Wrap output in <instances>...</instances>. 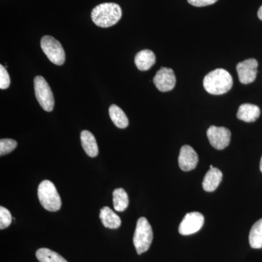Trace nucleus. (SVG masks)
I'll use <instances>...</instances> for the list:
<instances>
[{
  "instance_id": "obj_1",
  "label": "nucleus",
  "mask_w": 262,
  "mask_h": 262,
  "mask_svg": "<svg viewBox=\"0 0 262 262\" xmlns=\"http://www.w3.org/2000/svg\"><path fill=\"white\" fill-rule=\"evenodd\" d=\"M232 85V76L224 69L212 71L203 80V87L208 94L212 95L225 94L230 91Z\"/></svg>"
},
{
  "instance_id": "obj_2",
  "label": "nucleus",
  "mask_w": 262,
  "mask_h": 262,
  "mask_svg": "<svg viewBox=\"0 0 262 262\" xmlns=\"http://www.w3.org/2000/svg\"><path fill=\"white\" fill-rule=\"evenodd\" d=\"M122 17V10L116 3H103L97 5L91 13V18L98 27L108 28L115 25Z\"/></svg>"
},
{
  "instance_id": "obj_3",
  "label": "nucleus",
  "mask_w": 262,
  "mask_h": 262,
  "mask_svg": "<svg viewBox=\"0 0 262 262\" xmlns=\"http://www.w3.org/2000/svg\"><path fill=\"white\" fill-rule=\"evenodd\" d=\"M38 198L41 205L48 211H59L61 207V196L56 186L49 180H44L39 184L37 190Z\"/></svg>"
},
{
  "instance_id": "obj_4",
  "label": "nucleus",
  "mask_w": 262,
  "mask_h": 262,
  "mask_svg": "<svg viewBox=\"0 0 262 262\" xmlns=\"http://www.w3.org/2000/svg\"><path fill=\"white\" fill-rule=\"evenodd\" d=\"M153 239V232L151 225L144 217H141L137 221L135 232H134V245L138 254L148 251Z\"/></svg>"
},
{
  "instance_id": "obj_5",
  "label": "nucleus",
  "mask_w": 262,
  "mask_h": 262,
  "mask_svg": "<svg viewBox=\"0 0 262 262\" xmlns=\"http://www.w3.org/2000/svg\"><path fill=\"white\" fill-rule=\"evenodd\" d=\"M34 92L38 103L46 112H52L54 108L55 101L51 87L46 79L37 76L34 80Z\"/></svg>"
},
{
  "instance_id": "obj_6",
  "label": "nucleus",
  "mask_w": 262,
  "mask_h": 262,
  "mask_svg": "<svg viewBox=\"0 0 262 262\" xmlns=\"http://www.w3.org/2000/svg\"><path fill=\"white\" fill-rule=\"evenodd\" d=\"M41 48L48 59L58 66L64 63L66 59L65 51L61 43L51 36H44L41 39Z\"/></svg>"
},
{
  "instance_id": "obj_7",
  "label": "nucleus",
  "mask_w": 262,
  "mask_h": 262,
  "mask_svg": "<svg viewBox=\"0 0 262 262\" xmlns=\"http://www.w3.org/2000/svg\"><path fill=\"white\" fill-rule=\"evenodd\" d=\"M207 136L213 148L222 150L229 146L232 135L230 130L227 127L212 125L207 130Z\"/></svg>"
},
{
  "instance_id": "obj_8",
  "label": "nucleus",
  "mask_w": 262,
  "mask_h": 262,
  "mask_svg": "<svg viewBox=\"0 0 262 262\" xmlns=\"http://www.w3.org/2000/svg\"><path fill=\"white\" fill-rule=\"evenodd\" d=\"M204 221V216L199 212L187 213L179 225V233L182 235L196 233L203 227Z\"/></svg>"
},
{
  "instance_id": "obj_9",
  "label": "nucleus",
  "mask_w": 262,
  "mask_h": 262,
  "mask_svg": "<svg viewBox=\"0 0 262 262\" xmlns=\"http://www.w3.org/2000/svg\"><path fill=\"white\" fill-rule=\"evenodd\" d=\"M153 82L160 91L168 92L175 87L177 78L173 70L167 67H162L155 75Z\"/></svg>"
},
{
  "instance_id": "obj_10",
  "label": "nucleus",
  "mask_w": 262,
  "mask_h": 262,
  "mask_svg": "<svg viewBox=\"0 0 262 262\" xmlns=\"http://www.w3.org/2000/svg\"><path fill=\"white\" fill-rule=\"evenodd\" d=\"M257 68L258 61L254 58H249L239 62L236 67L239 82L245 84L253 82L256 78Z\"/></svg>"
},
{
  "instance_id": "obj_11",
  "label": "nucleus",
  "mask_w": 262,
  "mask_h": 262,
  "mask_svg": "<svg viewBox=\"0 0 262 262\" xmlns=\"http://www.w3.org/2000/svg\"><path fill=\"white\" fill-rule=\"evenodd\" d=\"M179 165L184 171H189L196 168L198 156L192 146L184 145L181 148L179 156Z\"/></svg>"
},
{
  "instance_id": "obj_12",
  "label": "nucleus",
  "mask_w": 262,
  "mask_h": 262,
  "mask_svg": "<svg viewBox=\"0 0 262 262\" xmlns=\"http://www.w3.org/2000/svg\"><path fill=\"white\" fill-rule=\"evenodd\" d=\"M222 177H223V174L220 169L210 168L203 179V189L208 192H213L220 185L222 180Z\"/></svg>"
},
{
  "instance_id": "obj_13",
  "label": "nucleus",
  "mask_w": 262,
  "mask_h": 262,
  "mask_svg": "<svg viewBox=\"0 0 262 262\" xmlns=\"http://www.w3.org/2000/svg\"><path fill=\"white\" fill-rule=\"evenodd\" d=\"M261 111L258 106L251 103H244L239 106L237 117L239 120L246 122L256 121L259 117Z\"/></svg>"
},
{
  "instance_id": "obj_14",
  "label": "nucleus",
  "mask_w": 262,
  "mask_h": 262,
  "mask_svg": "<svg viewBox=\"0 0 262 262\" xmlns=\"http://www.w3.org/2000/svg\"><path fill=\"white\" fill-rule=\"evenodd\" d=\"M81 144L86 154L91 158H95L98 155V148L96 138L92 133L83 130L80 135Z\"/></svg>"
},
{
  "instance_id": "obj_15",
  "label": "nucleus",
  "mask_w": 262,
  "mask_h": 262,
  "mask_svg": "<svg viewBox=\"0 0 262 262\" xmlns=\"http://www.w3.org/2000/svg\"><path fill=\"white\" fill-rule=\"evenodd\" d=\"M100 219L103 226L108 229H117L121 226V220L107 206L103 207L100 211Z\"/></svg>"
},
{
  "instance_id": "obj_16",
  "label": "nucleus",
  "mask_w": 262,
  "mask_h": 262,
  "mask_svg": "<svg viewBox=\"0 0 262 262\" xmlns=\"http://www.w3.org/2000/svg\"><path fill=\"white\" fill-rule=\"evenodd\" d=\"M156 61V57L155 53L150 50H143L135 57V63L136 67L141 71L149 70Z\"/></svg>"
},
{
  "instance_id": "obj_17",
  "label": "nucleus",
  "mask_w": 262,
  "mask_h": 262,
  "mask_svg": "<svg viewBox=\"0 0 262 262\" xmlns=\"http://www.w3.org/2000/svg\"><path fill=\"white\" fill-rule=\"evenodd\" d=\"M108 113H110V117L112 121L117 127L124 129L128 126V119L121 108L115 104L111 105L108 110Z\"/></svg>"
},
{
  "instance_id": "obj_18",
  "label": "nucleus",
  "mask_w": 262,
  "mask_h": 262,
  "mask_svg": "<svg viewBox=\"0 0 262 262\" xmlns=\"http://www.w3.org/2000/svg\"><path fill=\"white\" fill-rule=\"evenodd\" d=\"M129 204L128 195L125 189L118 188L113 192V205L115 211L122 212L125 211Z\"/></svg>"
},
{
  "instance_id": "obj_19",
  "label": "nucleus",
  "mask_w": 262,
  "mask_h": 262,
  "mask_svg": "<svg viewBox=\"0 0 262 262\" xmlns=\"http://www.w3.org/2000/svg\"><path fill=\"white\" fill-rule=\"evenodd\" d=\"M249 244L255 249L262 248V219L257 221L250 231Z\"/></svg>"
},
{
  "instance_id": "obj_20",
  "label": "nucleus",
  "mask_w": 262,
  "mask_h": 262,
  "mask_svg": "<svg viewBox=\"0 0 262 262\" xmlns=\"http://www.w3.org/2000/svg\"><path fill=\"white\" fill-rule=\"evenodd\" d=\"M36 256L39 262H68L58 253L46 248L38 249Z\"/></svg>"
},
{
  "instance_id": "obj_21",
  "label": "nucleus",
  "mask_w": 262,
  "mask_h": 262,
  "mask_svg": "<svg viewBox=\"0 0 262 262\" xmlns=\"http://www.w3.org/2000/svg\"><path fill=\"white\" fill-rule=\"evenodd\" d=\"M17 142L13 139H4L0 140V155H6L16 148Z\"/></svg>"
},
{
  "instance_id": "obj_22",
  "label": "nucleus",
  "mask_w": 262,
  "mask_h": 262,
  "mask_svg": "<svg viewBox=\"0 0 262 262\" xmlns=\"http://www.w3.org/2000/svg\"><path fill=\"white\" fill-rule=\"evenodd\" d=\"M11 213L5 207H0V229H4L9 227L12 223Z\"/></svg>"
},
{
  "instance_id": "obj_23",
  "label": "nucleus",
  "mask_w": 262,
  "mask_h": 262,
  "mask_svg": "<svg viewBox=\"0 0 262 262\" xmlns=\"http://www.w3.org/2000/svg\"><path fill=\"white\" fill-rule=\"evenodd\" d=\"M10 78L9 74L3 65H0V89L5 90L9 88Z\"/></svg>"
},
{
  "instance_id": "obj_24",
  "label": "nucleus",
  "mask_w": 262,
  "mask_h": 262,
  "mask_svg": "<svg viewBox=\"0 0 262 262\" xmlns=\"http://www.w3.org/2000/svg\"><path fill=\"white\" fill-rule=\"evenodd\" d=\"M189 4L195 7H205L214 4L218 0H187Z\"/></svg>"
},
{
  "instance_id": "obj_25",
  "label": "nucleus",
  "mask_w": 262,
  "mask_h": 262,
  "mask_svg": "<svg viewBox=\"0 0 262 262\" xmlns=\"http://www.w3.org/2000/svg\"><path fill=\"white\" fill-rule=\"evenodd\" d=\"M258 17L260 20H262V5L260 7L259 10L258 11Z\"/></svg>"
},
{
  "instance_id": "obj_26",
  "label": "nucleus",
  "mask_w": 262,
  "mask_h": 262,
  "mask_svg": "<svg viewBox=\"0 0 262 262\" xmlns=\"http://www.w3.org/2000/svg\"><path fill=\"white\" fill-rule=\"evenodd\" d=\"M260 170H261V171L262 172V157L261 161H260Z\"/></svg>"
},
{
  "instance_id": "obj_27",
  "label": "nucleus",
  "mask_w": 262,
  "mask_h": 262,
  "mask_svg": "<svg viewBox=\"0 0 262 262\" xmlns=\"http://www.w3.org/2000/svg\"><path fill=\"white\" fill-rule=\"evenodd\" d=\"M213 168V165H210V168Z\"/></svg>"
}]
</instances>
